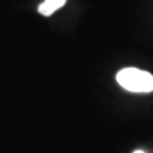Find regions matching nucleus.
<instances>
[{"mask_svg": "<svg viewBox=\"0 0 153 153\" xmlns=\"http://www.w3.org/2000/svg\"><path fill=\"white\" fill-rule=\"evenodd\" d=\"M116 79L123 88L134 93H150L153 91V75L135 67H127L117 73Z\"/></svg>", "mask_w": 153, "mask_h": 153, "instance_id": "obj_1", "label": "nucleus"}, {"mask_svg": "<svg viewBox=\"0 0 153 153\" xmlns=\"http://www.w3.org/2000/svg\"><path fill=\"white\" fill-rule=\"evenodd\" d=\"M67 0H44L39 6L38 10L43 16H51L56 10H58L66 4Z\"/></svg>", "mask_w": 153, "mask_h": 153, "instance_id": "obj_2", "label": "nucleus"}, {"mask_svg": "<svg viewBox=\"0 0 153 153\" xmlns=\"http://www.w3.org/2000/svg\"><path fill=\"white\" fill-rule=\"evenodd\" d=\"M133 153H145V152H143V151H141V150H136V151H134Z\"/></svg>", "mask_w": 153, "mask_h": 153, "instance_id": "obj_3", "label": "nucleus"}]
</instances>
